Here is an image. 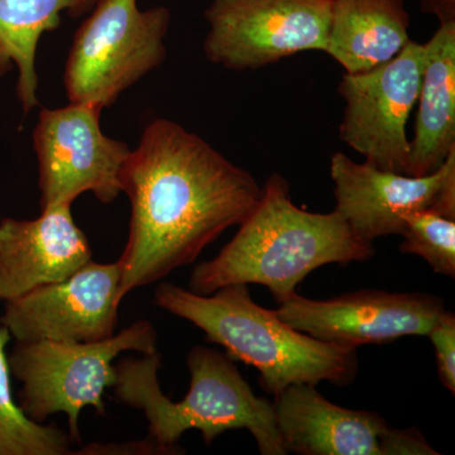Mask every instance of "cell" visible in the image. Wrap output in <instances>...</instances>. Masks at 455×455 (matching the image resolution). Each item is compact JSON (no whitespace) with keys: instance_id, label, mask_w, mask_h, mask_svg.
<instances>
[{"instance_id":"1","label":"cell","mask_w":455,"mask_h":455,"mask_svg":"<svg viewBox=\"0 0 455 455\" xmlns=\"http://www.w3.org/2000/svg\"><path fill=\"white\" fill-rule=\"evenodd\" d=\"M131 202L130 235L118 259V302L196 262L262 196L248 171L169 119L147 125L121 172Z\"/></svg>"},{"instance_id":"2","label":"cell","mask_w":455,"mask_h":455,"mask_svg":"<svg viewBox=\"0 0 455 455\" xmlns=\"http://www.w3.org/2000/svg\"><path fill=\"white\" fill-rule=\"evenodd\" d=\"M238 227L215 259L196 266L190 291L211 295L228 284L257 283L281 304L315 269L374 256L373 244L355 235L334 211L322 214L296 206L280 173L266 180L259 202Z\"/></svg>"},{"instance_id":"3","label":"cell","mask_w":455,"mask_h":455,"mask_svg":"<svg viewBox=\"0 0 455 455\" xmlns=\"http://www.w3.org/2000/svg\"><path fill=\"white\" fill-rule=\"evenodd\" d=\"M155 302L203 331L206 341L223 347L232 361L256 368L260 387L272 396L298 383L348 386L357 377V348L296 331L275 310L256 304L248 284H228L199 295L163 283Z\"/></svg>"},{"instance_id":"4","label":"cell","mask_w":455,"mask_h":455,"mask_svg":"<svg viewBox=\"0 0 455 455\" xmlns=\"http://www.w3.org/2000/svg\"><path fill=\"white\" fill-rule=\"evenodd\" d=\"M114 366L116 400L145 414L148 438L167 454L184 453L178 444L187 431L199 430L211 445L226 431L241 429L252 434L260 454H287L274 403L257 397L235 361L220 350L203 346L188 350L190 388L179 403L161 390L158 352L123 358Z\"/></svg>"},{"instance_id":"5","label":"cell","mask_w":455,"mask_h":455,"mask_svg":"<svg viewBox=\"0 0 455 455\" xmlns=\"http://www.w3.org/2000/svg\"><path fill=\"white\" fill-rule=\"evenodd\" d=\"M127 350L157 352V331L148 320H139L106 340L16 341L8 363L14 379L22 383L18 406L38 424L64 412L68 436L79 443L80 412L92 406L98 414H106L104 391L116 379L113 362Z\"/></svg>"},{"instance_id":"6","label":"cell","mask_w":455,"mask_h":455,"mask_svg":"<svg viewBox=\"0 0 455 455\" xmlns=\"http://www.w3.org/2000/svg\"><path fill=\"white\" fill-rule=\"evenodd\" d=\"M66 60L68 100L108 108L166 59L169 9L140 11L137 0H97Z\"/></svg>"},{"instance_id":"7","label":"cell","mask_w":455,"mask_h":455,"mask_svg":"<svg viewBox=\"0 0 455 455\" xmlns=\"http://www.w3.org/2000/svg\"><path fill=\"white\" fill-rule=\"evenodd\" d=\"M333 0H212L204 53L229 70H257L305 51L325 52Z\"/></svg>"},{"instance_id":"8","label":"cell","mask_w":455,"mask_h":455,"mask_svg":"<svg viewBox=\"0 0 455 455\" xmlns=\"http://www.w3.org/2000/svg\"><path fill=\"white\" fill-rule=\"evenodd\" d=\"M101 112L98 107L73 103L41 110L33 132L41 212L73 205L84 193L94 194L103 204L121 196V172L131 149L101 132Z\"/></svg>"},{"instance_id":"9","label":"cell","mask_w":455,"mask_h":455,"mask_svg":"<svg viewBox=\"0 0 455 455\" xmlns=\"http://www.w3.org/2000/svg\"><path fill=\"white\" fill-rule=\"evenodd\" d=\"M425 61V44L410 40L390 61L341 77L338 92L346 108L340 140L377 169L406 175V125L420 92Z\"/></svg>"},{"instance_id":"10","label":"cell","mask_w":455,"mask_h":455,"mask_svg":"<svg viewBox=\"0 0 455 455\" xmlns=\"http://www.w3.org/2000/svg\"><path fill=\"white\" fill-rule=\"evenodd\" d=\"M276 424L287 453L300 455H438L418 429H396L381 415L326 400L315 385L298 383L275 395Z\"/></svg>"},{"instance_id":"11","label":"cell","mask_w":455,"mask_h":455,"mask_svg":"<svg viewBox=\"0 0 455 455\" xmlns=\"http://www.w3.org/2000/svg\"><path fill=\"white\" fill-rule=\"evenodd\" d=\"M121 266L90 260L59 283L5 301L0 325L16 341L106 340L118 326Z\"/></svg>"},{"instance_id":"12","label":"cell","mask_w":455,"mask_h":455,"mask_svg":"<svg viewBox=\"0 0 455 455\" xmlns=\"http://www.w3.org/2000/svg\"><path fill=\"white\" fill-rule=\"evenodd\" d=\"M444 300L423 292L362 290L328 300L296 293L278 304V317L316 339L358 348L385 344L410 335H429L444 314Z\"/></svg>"},{"instance_id":"13","label":"cell","mask_w":455,"mask_h":455,"mask_svg":"<svg viewBox=\"0 0 455 455\" xmlns=\"http://www.w3.org/2000/svg\"><path fill=\"white\" fill-rule=\"evenodd\" d=\"M453 161L455 149L435 172L415 178L358 164L343 152H335L331 158L334 212L366 243L400 235L406 214L434 205Z\"/></svg>"},{"instance_id":"14","label":"cell","mask_w":455,"mask_h":455,"mask_svg":"<svg viewBox=\"0 0 455 455\" xmlns=\"http://www.w3.org/2000/svg\"><path fill=\"white\" fill-rule=\"evenodd\" d=\"M92 257L70 204L41 212L33 220L4 218L0 221V300L65 280Z\"/></svg>"},{"instance_id":"15","label":"cell","mask_w":455,"mask_h":455,"mask_svg":"<svg viewBox=\"0 0 455 455\" xmlns=\"http://www.w3.org/2000/svg\"><path fill=\"white\" fill-rule=\"evenodd\" d=\"M427 61L410 140L406 175H430L455 149V22L439 25L425 44Z\"/></svg>"},{"instance_id":"16","label":"cell","mask_w":455,"mask_h":455,"mask_svg":"<svg viewBox=\"0 0 455 455\" xmlns=\"http://www.w3.org/2000/svg\"><path fill=\"white\" fill-rule=\"evenodd\" d=\"M403 0H333L326 55L347 74H359L394 59L410 41Z\"/></svg>"},{"instance_id":"17","label":"cell","mask_w":455,"mask_h":455,"mask_svg":"<svg viewBox=\"0 0 455 455\" xmlns=\"http://www.w3.org/2000/svg\"><path fill=\"white\" fill-rule=\"evenodd\" d=\"M97 0H0V77L18 68L17 97L23 112L37 107L36 53L44 32L55 31L62 12L80 17Z\"/></svg>"},{"instance_id":"18","label":"cell","mask_w":455,"mask_h":455,"mask_svg":"<svg viewBox=\"0 0 455 455\" xmlns=\"http://www.w3.org/2000/svg\"><path fill=\"white\" fill-rule=\"evenodd\" d=\"M8 329L0 325V455H66L71 439L56 425L29 420L12 395L11 370L5 347Z\"/></svg>"},{"instance_id":"19","label":"cell","mask_w":455,"mask_h":455,"mask_svg":"<svg viewBox=\"0 0 455 455\" xmlns=\"http://www.w3.org/2000/svg\"><path fill=\"white\" fill-rule=\"evenodd\" d=\"M400 235L403 253L416 254L436 274L455 277V220L433 209H420L403 218Z\"/></svg>"},{"instance_id":"20","label":"cell","mask_w":455,"mask_h":455,"mask_svg":"<svg viewBox=\"0 0 455 455\" xmlns=\"http://www.w3.org/2000/svg\"><path fill=\"white\" fill-rule=\"evenodd\" d=\"M427 337L435 349L440 382L455 392V315L445 310Z\"/></svg>"},{"instance_id":"21","label":"cell","mask_w":455,"mask_h":455,"mask_svg":"<svg viewBox=\"0 0 455 455\" xmlns=\"http://www.w3.org/2000/svg\"><path fill=\"white\" fill-rule=\"evenodd\" d=\"M75 454H167L163 448L147 438L143 442H130L125 444H90Z\"/></svg>"},{"instance_id":"22","label":"cell","mask_w":455,"mask_h":455,"mask_svg":"<svg viewBox=\"0 0 455 455\" xmlns=\"http://www.w3.org/2000/svg\"><path fill=\"white\" fill-rule=\"evenodd\" d=\"M430 209L449 220H455V161L449 166L447 176L440 187L438 197Z\"/></svg>"},{"instance_id":"23","label":"cell","mask_w":455,"mask_h":455,"mask_svg":"<svg viewBox=\"0 0 455 455\" xmlns=\"http://www.w3.org/2000/svg\"><path fill=\"white\" fill-rule=\"evenodd\" d=\"M421 12L435 17L439 25L455 22V0H419Z\"/></svg>"}]
</instances>
